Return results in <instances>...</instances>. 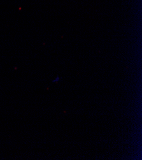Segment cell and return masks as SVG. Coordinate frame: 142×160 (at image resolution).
I'll list each match as a JSON object with an SVG mask.
<instances>
[{"mask_svg": "<svg viewBox=\"0 0 142 160\" xmlns=\"http://www.w3.org/2000/svg\"><path fill=\"white\" fill-rule=\"evenodd\" d=\"M59 78L57 77L55 80H54L53 81V82H54V83H56V82H57L58 81H59Z\"/></svg>", "mask_w": 142, "mask_h": 160, "instance_id": "obj_1", "label": "cell"}]
</instances>
